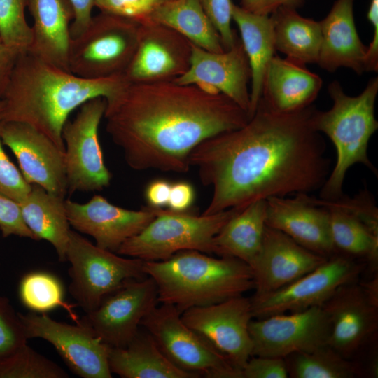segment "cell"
Wrapping results in <instances>:
<instances>
[{
	"label": "cell",
	"instance_id": "681fc988",
	"mask_svg": "<svg viewBox=\"0 0 378 378\" xmlns=\"http://www.w3.org/2000/svg\"><path fill=\"white\" fill-rule=\"evenodd\" d=\"M2 107H3V102H2V99H0V113L1 111Z\"/></svg>",
	"mask_w": 378,
	"mask_h": 378
},
{
	"label": "cell",
	"instance_id": "8fae6325",
	"mask_svg": "<svg viewBox=\"0 0 378 378\" xmlns=\"http://www.w3.org/2000/svg\"><path fill=\"white\" fill-rule=\"evenodd\" d=\"M252 356L283 358L328 344L330 324L322 307L251 320Z\"/></svg>",
	"mask_w": 378,
	"mask_h": 378
},
{
	"label": "cell",
	"instance_id": "5b68a950",
	"mask_svg": "<svg viewBox=\"0 0 378 378\" xmlns=\"http://www.w3.org/2000/svg\"><path fill=\"white\" fill-rule=\"evenodd\" d=\"M328 90L333 105L326 111L316 109L314 125L318 132L330 138L336 149V164L321 192L322 200H333L343 195L345 175L353 164L361 163L377 174L367 150L369 141L378 128L374 117L378 78H371L356 97L347 95L337 80L330 83Z\"/></svg>",
	"mask_w": 378,
	"mask_h": 378
},
{
	"label": "cell",
	"instance_id": "5bb4252c",
	"mask_svg": "<svg viewBox=\"0 0 378 378\" xmlns=\"http://www.w3.org/2000/svg\"><path fill=\"white\" fill-rule=\"evenodd\" d=\"M181 318L242 371L252 356L248 330L253 318L251 298L241 295L214 304L191 307L181 314Z\"/></svg>",
	"mask_w": 378,
	"mask_h": 378
},
{
	"label": "cell",
	"instance_id": "44dd1931",
	"mask_svg": "<svg viewBox=\"0 0 378 378\" xmlns=\"http://www.w3.org/2000/svg\"><path fill=\"white\" fill-rule=\"evenodd\" d=\"M328 258L302 246L284 232L265 226L260 251L249 265L253 271V296H260L295 281Z\"/></svg>",
	"mask_w": 378,
	"mask_h": 378
},
{
	"label": "cell",
	"instance_id": "d6a6232c",
	"mask_svg": "<svg viewBox=\"0 0 378 378\" xmlns=\"http://www.w3.org/2000/svg\"><path fill=\"white\" fill-rule=\"evenodd\" d=\"M284 359L288 377L293 378H353L360 374L356 364L328 344Z\"/></svg>",
	"mask_w": 378,
	"mask_h": 378
},
{
	"label": "cell",
	"instance_id": "3957f363",
	"mask_svg": "<svg viewBox=\"0 0 378 378\" xmlns=\"http://www.w3.org/2000/svg\"><path fill=\"white\" fill-rule=\"evenodd\" d=\"M127 83L124 74L86 79L29 52L20 54L1 99L0 121L27 124L64 151L62 132L69 115L90 99H110Z\"/></svg>",
	"mask_w": 378,
	"mask_h": 378
},
{
	"label": "cell",
	"instance_id": "ee69618b",
	"mask_svg": "<svg viewBox=\"0 0 378 378\" xmlns=\"http://www.w3.org/2000/svg\"><path fill=\"white\" fill-rule=\"evenodd\" d=\"M74 18L70 27L71 38L80 35L87 28L92 18L95 0H69Z\"/></svg>",
	"mask_w": 378,
	"mask_h": 378
},
{
	"label": "cell",
	"instance_id": "ffe728a7",
	"mask_svg": "<svg viewBox=\"0 0 378 378\" xmlns=\"http://www.w3.org/2000/svg\"><path fill=\"white\" fill-rule=\"evenodd\" d=\"M322 307L330 324L328 345L347 359L377 332L378 303L356 281L338 288Z\"/></svg>",
	"mask_w": 378,
	"mask_h": 378
},
{
	"label": "cell",
	"instance_id": "8d00e7d4",
	"mask_svg": "<svg viewBox=\"0 0 378 378\" xmlns=\"http://www.w3.org/2000/svg\"><path fill=\"white\" fill-rule=\"evenodd\" d=\"M167 0H95L101 12L119 16L139 24L151 21L155 11Z\"/></svg>",
	"mask_w": 378,
	"mask_h": 378
},
{
	"label": "cell",
	"instance_id": "484cf974",
	"mask_svg": "<svg viewBox=\"0 0 378 378\" xmlns=\"http://www.w3.org/2000/svg\"><path fill=\"white\" fill-rule=\"evenodd\" d=\"M232 18L239 29L240 39L251 68L250 119L262 97L266 69L275 55L274 18L272 15L250 13L234 4Z\"/></svg>",
	"mask_w": 378,
	"mask_h": 378
},
{
	"label": "cell",
	"instance_id": "b9f144b4",
	"mask_svg": "<svg viewBox=\"0 0 378 378\" xmlns=\"http://www.w3.org/2000/svg\"><path fill=\"white\" fill-rule=\"evenodd\" d=\"M195 200V190L188 182L172 183L167 207L174 212H187Z\"/></svg>",
	"mask_w": 378,
	"mask_h": 378
},
{
	"label": "cell",
	"instance_id": "f1b7e54d",
	"mask_svg": "<svg viewBox=\"0 0 378 378\" xmlns=\"http://www.w3.org/2000/svg\"><path fill=\"white\" fill-rule=\"evenodd\" d=\"M266 206V200H256L233 216L214 239V254L234 257L250 265L262 244Z\"/></svg>",
	"mask_w": 378,
	"mask_h": 378
},
{
	"label": "cell",
	"instance_id": "ba28073f",
	"mask_svg": "<svg viewBox=\"0 0 378 378\" xmlns=\"http://www.w3.org/2000/svg\"><path fill=\"white\" fill-rule=\"evenodd\" d=\"M139 24L101 12L85 30L71 38L69 71L86 79L124 74L135 52Z\"/></svg>",
	"mask_w": 378,
	"mask_h": 378
},
{
	"label": "cell",
	"instance_id": "603a6c76",
	"mask_svg": "<svg viewBox=\"0 0 378 378\" xmlns=\"http://www.w3.org/2000/svg\"><path fill=\"white\" fill-rule=\"evenodd\" d=\"M354 0H337L327 16L320 21L321 44L317 64L328 72L340 67L358 75L365 71L368 47L356 28Z\"/></svg>",
	"mask_w": 378,
	"mask_h": 378
},
{
	"label": "cell",
	"instance_id": "9a60e30c",
	"mask_svg": "<svg viewBox=\"0 0 378 378\" xmlns=\"http://www.w3.org/2000/svg\"><path fill=\"white\" fill-rule=\"evenodd\" d=\"M159 303L157 286L146 276L130 279L106 297L80 323L111 347L127 346L139 331L144 317Z\"/></svg>",
	"mask_w": 378,
	"mask_h": 378
},
{
	"label": "cell",
	"instance_id": "f35d334b",
	"mask_svg": "<svg viewBox=\"0 0 378 378\" xmlns=\"http://www.w3.org/2000/svg\"><path fill=\"white\" fill-rule=\"evenodd\" d=\"M204 11L217 30L225 50L234 45L237 33L231 28V0H199Z\"/></svg>",
	"mask_w": 378,
	"mask_h": 378
},
{
	"label": "cell",
	"instance_id": "d6986e66",
	"mask_svg": "<svg viewBox=\"0 0 378 378\" xmlns=\"http://www.w3.org/2000/svg\"><path fill=\"white\" fill-rule=\"evenodd\" d=\"M65 208L70 226L93 237L98 247L114 253L141 232L157 214V209L150 207L124 209L101 195H94L84 204L65 200Z\"/></svg>",
	"mask_w": 378,
	"mask_h": 378
},
{
	"label": "cell",
	"instance_id": "74e56055",
	"mask_svg": "<svg viewBox=\"0 0 378 378\" xmlns=\"http://www.w3.org/2000/svg\"><path fill=\"white\" fill-rule=\"evenodd\" d=\"M3 145L0 134V192L20 203L30 192L31 185L10 160Z\"/></svg>",
	"mask_w": 378,
	"mask_h": 378
},
{
	"label": "cell",
	"instance_id": "1f68e13d",
	"mask_svg": "<svg viewBox=\"0 0 378 378\" xmlns=\"http://www.w3.org/2000/svg\"><path fill=\"white\" fill-rule=\"evenodd\" d=\"M329 213L332 241L335 249L347 255L365 258L371 266L378 262V233L373 232L357 216L334 200L312 197Z\"/></svg>",
	"mask_w": 378,
	"mask_h": 378
},
{
	"label": "cell",
	"instance_id": "60d3db41",
	"mask_svg": "<svg viewBox=\"0 0 378 378\" xmlns=\"http://www.w3.org/2000/svg\"><path fill=\"white\" fill-rule=\"evenodd\" d=\"M242 378H287L286 363L283 358L251 356L241 371Z\"/></svg>",
	"mask_w": 378,
	"mask_h": 378
},
{
	"label": "cell",
	"instance_id": "e575fe53",
	"mask_svg": "<svg viewBox=\"0 0 378 378\" xmlns=\"http://www.w3.org/2000/svg\"><path fill=\"white\" fill-rule=\"evenodd\" d=\"M20 296L22 303L35 312H44L64 305L62 285L48 273L25 275L20 282Z\"/></svg>",
	"mask_w": 378,
	"mask_h": 378
},
{
	"label": "cell",
	"instance_id": "cb8c5ba5",
	"mask_svg": "<svg viewBox=\"0 0 378 378\" xmlns=\"http://www.w3.org/2000/svg\"><path fill=\"white\" fill-rule=\"evenodd\" d=\"M27 8L33 18L27 52L69 71L70 27L74 18L69 0H27Z\"/></svg>",
	"mask_w": 378,
	"mask_h": 378
},
{
	"label": "cell",
	"instance_id": "4316f807",
	"mask_svg": "<svg viewBox=\"0 0 378 378\" xmlns=\"http://www.w3.org/2000/svg\"><path fill=\"white\" fill-rule=\"evenodd\" d=\"M108 364L111 373L122 378L199 377L174 365L146 330H139L124 347H111Z\"/></svg>",
	"mask_w": 378,
	"mask_h": 378
},
{
	"label": "cell",
	"instance_id": "7dc6e473",
	"mask_svg": "<svg viewBox=\"0 0 378 378\" xmlns=\"http://www.w3.org/2000/svg\"><path fill=\"white\" fill-rule=\"evenodd\" d=\"M19 54L8 47L0 37V99H2Z\"/></svg>",
	"mask_w": 378,
	"mask_h": 378
},
{
	"label": "cell",
	"instance_id": "83f0119b",
	"mask_svg": "<svg viewBox=\"0 0 378 378\" xmlns=\"http://www.w3.org/2000/svg\"><path fill=\"white\" fill-rule=\"evenodd\" d=\"M27 196L20 202L24 223L36 241L44 239L54 247L60 262L66 261L70 225L64 197L31 184Z\"/></svg>",
	"mask_w": 378,
	"mask_h": 378
},
{
	"label": "cell",
	"instance_id": "d4e9b609",
	"mask_svg": "<svg viewBox=\"0 0 378 378\" xmlns=\"http://www.w3.org/2000/svg\"><path fill=\"white\" fill-rule=\"evenodd\" d=\"M322 83L304 64L274 55L266 69L261 98L276 111H298L312 104Z\"/></svg>",
	"mask_w": 378,
	"mask_h": 378
},
{
	"label": "cell",
	"instance_id": "2e32d148",
	"mask_svg": "<svg viewBox=\"0 0 378 378\" xmlns=\"http://www.w3.org/2000/svg\"><path fill=\"white\" fill-rule=\"evenodd\" d=\"M192 43L173 29L155 22L141 24L137 46L124 73L130 83L174 80L189 69Z\"/></svg>",
	"mask_w": 378,
	"mask_h": 378
},
{
	"label": "cell",
	"instance_id": "e0dca14e",
	"mask_svg": "<svg viewBox=\"0 0 378 378\" xmlns=\"http://www.w3.org/2000/svg\"><path fill=\"white\" fill-rule=\"evenodd\" d=\"M3 144L15 155L24 178L47 192L67 194L65 155L50 139L33 127L19 122L0 121Z\"/></svg>",
	"mask_w": 378,
	"mask_h": 378
},
{
	"label": "cell",
	"instance_id": "6da1fadb",
	"mask_svg": "<svg viewBox=\"0 0 378 378\" xmlns=\"http://www.w3.org/2000/svg\"><path fill=\"white\" fill-rule=\"evenodd\" d=\"M315 106L284 113L260 98L243 127L210 137L189 155L203 185L213 189L202 215L259 200L307 194L330 172L326 143L314 125Z\"/></svg>",
	"mask_w": 378,
	"mask_h": 378
},
{
	"label": "cell",
	"instance_id": "7402d4cb",
	"mask_svg": "<svg viewBox=\"0 0 378 378\" xmlns=\"http://www.w3.org/2000/svg\"><path fill=\"white\" fill-rule=\"evenodd\" d=\"M265 224L278 230L308 250L330 257L336 251L332 241L328 209L307 194L294 198L266 200Z\"/></svg>",
	"mask_w": 378,
	"mask_h": 378
},
{
	"label": "cell",
	"instance_id": "7a4b0ae2",
	"mask_svg": "<svg viewBox=\"0 0 378 378\" xmlns=\"http://www.w3.org/2000/svg\"><path fill=\"white\" fill-rule=\"evenodd\" d=\"M106 101V132L137 171L186 173L198 144L249 120L226 95L174 80L128 83Z\"/></svg>",
	"mask_w": 378,
	"mask_h": 378
},
{
	"label": "cell",
	"instance_id": "7c38bea8",
	"mask_svg": "<svg viewBox=\"0 0 378 378\" xmlns=\"http://www.w3.org/2000/svg\"><path fill=\"white\" fill-rule=\"evenodd\" d=\"M360 265L345 256L328 258L318 267L274 292L251 298L253 318L322 305L341 286L354 281Z\"/></svg>",
	"mask_w": 378,
	"mask_h": 378
},
{
	"label": "cell",
	"instance_id": "7bdbcfd3",
	"mask_svg": "<svg viewBox=\"0 0 378 378\" xmlns=\"http://www.w3.org/2000/svg\"><path fill=\"white\" fill-rule=\"evenodd\" d=\"M307 0H241V6L243 9L261 15L272 14L280 8H290L296 9L302 6Z\"/></svg>",
	"mask_w": 378,
	"mask_h": 378
},
{
	"label": "cell",
	"instance_id": "9c48e42d",
	"mask_svg": "<svg viewBox=\"0 0 378 378\" xmlns=\"http://www.w3.org/2000/svg\"><path fill=\"white\" fill-rule=\"evenodd\" d=\"M172 304L155 307L141 321L163 354L178 368L208 378H242L241 371L181 318Z\"/></svg>",
	"mask_w": 378,
	"mask_h": 378
},
{
	"label": "cell",
	"instance_id": "277c9868",
	"mask_svg": "<svg viewBox=\"0 0 378 378\" xmlns=\"http://www.w3.org/2000/svg\"><path fill=\"white\" fill-rule=\"evenodd\" d=\"M214 258L195 250L179 251L160 261H144L146 274L158 288V301L181 313L221 302L254 288L251 267L231 256Z\"/></svg>",
	"mask_w": 378,
	"mask_h": 378
},
{
	"label": "cell",
	"instance_id": "f546056e",
	"mask_svg": "<svg viewBox=\"0 0 378 378\" xmlns=\"http://www.w3.org/2000/svg\"><path fill=\"white\" fill-rule=\"evenodd\" d=\"M271 15L276 50L304 65L317 64L321 44L320 22L304 18L290 8H280Z\"/></svg>",
	"mask_w": 378,
	"mask_h": 378
},
{
	"label": "cell",
	"instance_id": "ac0fdd59",
	"mask_svg": "<svg viewBox=\"0 0 378 378\" xmlns=\"http://www.w3.org/2000/svg\"><path fill=\"white\" fill-rule=\"evenodd\" d=\"M251 72L240 38L228 50L214 52L192 43L188 71L174 81L195 85L211 93H222L247 112L250 109L248 84Z\"/></svg>",
	"mask_w": 378,
	"mask_h": 378
},
{
	"label": "cell",
	"instance_id": "4fadbf2b",
	"mask_svg": "<svg viewBox=\"0 0 378 378\" xmlns=\"http://www.w3.org/2000/svg\"><path fill=\"white\" fill-rule=\"evenodd\" d=\"M27 339L50 342L68 368L83 378H111V346L88 327L58 322L49 316L18 313Z\"/></svg>",
	"mask_w": 378,
	"mask_h": 378
},
{
	"label": "cell",
	"instance_id": "8992f818",
	"mask_svg": "<svg viewBox=\"0 0 378 378\" xmlns=\"http://www.w3.org/2000/svg\"><path fill=\"white\" fill-rule=\"evenodd\" d=\"M243 208L200 216L157 209L155 218L141 232L123 243L116 253L144 261L164 260L186 250L214 253L215 236Z\"/></svg>",
	"mask_w": 378,
	"mask_h": 378
},
{
	"label": "cell",
	"instance_id": "d590c367",
	"mask_svg": "<svg viewBox=\"0 0 378 378\" xmlns=\"http://www.w3.org/2000/svg\"><path fill=\"white\" fill-rule=\"evenodd\" d=\"M26 8L27 0H0V37L19 55L28 52L32 41Z\"/></svg>",
	"mask_w": 378,
	"mask_h": 378
},
{
	"label": "cell",
	"instance_id": "bcb514c9",
	"mask_svg": "<svg viewBox=\"0 0 378 378\" xmlns=\"http://www.w3.org/2000/svg\"><path fill=\"white\" fill-rule=\"evenodd\" d=\"M172 183L165 179H155L150 182L144 192L148 207L160 209L167 206Z\"/></svg>",
	"mask_w": 378,
	"mask_h": 378
},
{
	"label": "cell",
	"instance_id": "ab89813d",
	"mask_svg": "<svg viewBox=\"0 0 378 378\" xmlns=\"http://www.w3.org/2000/svg\"><path fill=\"white\" fill-rule=\"evenodd\" d=\"M0 231L4 237L15 235L36 241L24 221L20 203L1 192Z\"/></svg>",
	"mask_w": 378,
	"mask_h": 378
},
{
	"label": "cell",
	"instance_id": "836d02e7",
	"mask_svg": "<svg viewBox=\"0 0 378 378\" xmlns=\"http://www.w3.org/2000/svg\"><path fill=\"white\" fill-rule=\"evenodd\" d=\"M68 377L63 368L27 343L0 357V378Z\"/></svg>",
	"mask_w": 378,
	"mask_h": 378
},
{
	"label": "cell",
	"instance_id": "52a82bcc",
	"mask_svg": "<svg viewBox=\"0 0 378 378\" xmlns=\"http://www.w3.org/2000/svg\"><path fill=\"white\" fill-rule=\"evenodd\" d=\"M67 260L71 264L69 293L85 314L97 309L126 281L148 276L144 270V260L123 258L101 248L72 230L69 232Z\"/></svg>",
	"mask_w": 378,
	"mask_h": 378
},
{
	"label": "cell",
	"instance_id": "30bf717a",
	"mask_svg": "<svg viewBox=\"0 0 378 378\" xmlns=\"http://www.w3.org/2000/svg\"><path fill=\"white\" fill-rule=\"evenodd\" d=\"M106 107L104 97L90 99L63 127L67 193L70 195L77 191H99L110 185L112 175L105 164L99 139Z\"/></svg>",
	"mask_w": 378,
	"mask_h": 378
},
{
	"label": "cell",
	"instance_id": "4dcf8cb0",
	"mask_svg": "<svg viewBox=\"0 0 378 378\" xmlns=\"http://www.w3.org/2000/svg\"><path fill=\"white\" fill-rule=\"evenodd\" d=\"M151 21L173 29L204 50L225 51L220 35L199 0H167L153 14Z\"/></svg>",
	"mask_w": 378,
	"mask_h": 378
},
{
	"label": "cell",
	"instance_id": "f6af8a7d",
	"mask_svg": "<svg viewBox=\"0 0 378 378\" xmlns=\"http://www.w3.org/2000/svg\"><path fill=\"white\" fill-rule=\"evenodd\" d=\"M373 27V38L368 47L365 59V71L377 72L378 70V0H371L367 13Z\"/></svg>",
	"mask_w": 378,
	"mask_h": 378
},
{
	"label": "cell",
	"instance_id": "c3c4849f",
	"mask_svg": "<svg viewBox=\"0 0 378 378\" xmlns=\"http://www.w3.org/2000/svg\"><path fill=\"white\" fill-rule=\"evenodd\" d=\"M6 301V298L0 297V313L1 312V309H2L3 307H4V303H5Z\"/></svg>",
	"mask_w": 378,
	"mask_h": 378
}]
</instances>
